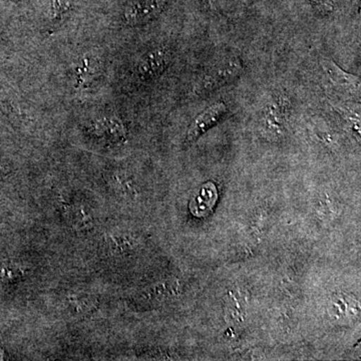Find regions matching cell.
<instances>
[{"instance_id": "4", "label": "cell", "mask_w": 361, "mask_h": 361, "mask_svg": "<svg viewBox=\"0 0 361 361\" xmlns=\"http://www.w3.org/2000/svg\"><path fill=\"white\" fill-rule=\"evenodd\" d=\"M242 66L237 61H224L214 66L203 80V90H214L232 82L241 73Z\"/></svg>"}, {"instance_id": "1", "label": "cell", "mask_w": 361, "mask_h": 361, "mask_svg": "<svg viewBox=\"0 0 361 361\" xmlns=\"http://www.w3.org/2000/svg\"><path fill=\"white\" fill-rule=\"evenodd\" d=\"M170 63V54L164 49L149 52L140 61L137 73L142 80H154L167 68Z\"/></svg>"}, {"instance_id": "6", "label": "cell", "mask_w": 361, "mask_h": 361, "mask_svg": "<svg viewBox=\"0 0 361 361\" xmlns=\"http://www.w3.org/2000/svg\"><path fill=\"white\" fill-rule=\"evenodd\" d=\"M288 108L286 102L282 99H275L270 106H268L265 113V125L268 129L274 132H280L284 127Z\"/></svg>"}, {"instance_id": "7", "label": "cell", "mask_w": 361, "mask_h": 361, "mask_svg": "<svg viewBox=\"0 0 361 361\" xmlns=\"http://www.w3.org/2000/svg\"><path fill=\"white\" fill-rule=\"evenodd\" d=\"M70 8L68 0H52L51 16L52 20H61Z\"/></svg>"}, {"instance_id": "3", "label": "cell", "mask_w": 361, "mask_h": 361, "mask_svg": "<svg viewBox=\"0 0 361 361\" xmlns=\"http://www.w3.org/2000/svg\"><path fill=\"white\" fill-rule=\"evenodd\" d=\"M226 111H227V108H226V104L223 103L214 104L210 108L204 111L192 123L191 128L188 132V141H196L204 133H206L207 130L211 129L213 126L219 122L220 118L225 115Z\"/></svg>"}, {"instance_id": "5", "label": "cell", "mask_w": 361, "mask_h": 361, "mask_svg": "<svg viewBox=\"0 0 361 361\" xmlns=\"http://www.w3.org/2000/svg\"><path fill=\"white\" fill-rule=\"evenodd\" d=\"M216 200H217L216 188L212 183H208V184L204 185L198 194L195 196L193 201L191 202L190 209H191L195 216L202 217V216L212 210Z\"/></svg>"}, {"instance_id": "2", "label": "cell", "mask_w": 361, "mask_h": 361, "mask_svg": "<svg viewBox=\"0 0 361 361\" xmlns=\"http://www.w3.org/2000/svg\"><path fill=\"white\" fill-rule=\"evenodd\" d=\"M164 4V0H135L126 11V20L130 25L147 23L161 13Z\"/></svg>"}]
</instances>
